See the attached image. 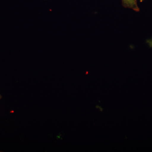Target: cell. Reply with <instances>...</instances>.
I'll list each match as a JSON object with an SVG mask.
<instances>
[{
  "mask_svg": "<svg viewBox=\"0 0 152 152\" xmlns=\"http://www.w3.org/2000/svg\"><path fill=\"white\" fill-rule=\"evenodd\" d=\"M145 1V0H141V2L143 1Z\"/></svg>",
  "mask_w": 152,
  "mask_h": 152,
  "instance_id": "7a4b0ae2",
  "label": "cell"
},
{
  "mask_svg": "<svg viewBox=\"0 0 152 152\" xmlns=\"http://www.w3.org/2000/svg\"><path fill=\"white\" fill-rule=\"evenodd\" d=\"M122 5L125 8L132 9L136 12L140 11L137 0H122Z\"/></svg>",
  "mask_w": 152,
  "mask_h": 152,
  "instance_id": "6da1fadb",
  "label": "cell"
},
{
  "mask_svg": "<svg viewBox=\"0 0 152 152\" xmlns=\"http://www.w3.org/2000/svg\"><path fill=\"white\" fill-rule=\"evenodd\" d=\"M1 98V95H0V98Z\"/></svg>",
  "mask_w": 152,
  "mask_h": 152,
  "instance_id": "3957f363",
  "label": "cell"
}]
</instances>
